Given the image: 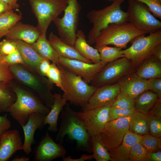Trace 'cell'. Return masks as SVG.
Instances as JSON below:
<instances>
[{"label": "cell", "instance_id": "db71d44e", "mask_svg": "<svg viewBox=\"0 0 161 161\" xmlns=\"http://www.w3.org/2000/svg\"><path fill=\"white\" fill-rule=\"evenodd\" d=\"M30 160V158L26 156H17L13 159L12 161H28Z\"/></svg>", "mask_w": 161, "mask_h": 161}, {"label": "cell", "instance_id": "9a60e30c", "mask_svg": "<svg viewBox=\"0 0 161 161\" xmlns=\"http://www.w3.org/2000/svg\"><path fill=\"white\" fill-rule=\"evenodd\" d=\"M120 92L118 83L97 88L82 111L92 109L111 105Z\"/></svg>", "mask_w": 161, "mask_h": 161}, {"label": "cell", "instance_id": "e0dca14e", "mask_svg": "<svg viewBox=\"0 0 161 161\" xmlns=\"http://www.w3.org/2000/svg\"><path fill=\"white\" fill-rule=\"evenodd\" d=\"M23 145L17 130L5 131L0 137V161L9 160L17 151L22 149Z\"/></svg>", "mask_w": 161, "mask_h": 161}, {"label": "cell", "instance_id": "52a82bcc", "mask_svg": "<svg viewBox=\"0 0 161 161\" xmlns=\"http://www.w3.org/2000/svg\"><path fill=\"white\" fill-rule=\"evenodd\" d=\"M41 34H46L50 23L64 11L68 0H29Z\"/></svg>", "mask_w": 161, "mask_h": 161}, {"label": "cell", "instance_id": "603a6c76", "mask_svg": "<svg viewBox=\"0 0 161 161\" xmlns=\"http://www.w3.org/2000/svg\"><path fill=\"white\" fill-rule=\"evenodd\" d=\"M13 40L15 42L17 49L19 52L24 62L25 65L24 66L38 73V67L44 58L30 44L21 40Z\"/></svg>", "mask_w": 161, "mask_h": 161}, {"label": "cell", "instance_id": "277c9868", "mask_svg": "<svg viewBox=\"0 0 161 161\" xmlns=\"http://www.w3.org/2000/svg\"><path fill=\"white\" fill-rule=\"evenodd\" d=\"M57 66L62 78L63 87L62 97L72 104L83 108L88 102L97 88L89 85L81 77L60 64Z\"/></svg>", "mask_w": 161, "mask_h": 161}, {"label": "cell", "instance_id": "4dcf8cb0", "mask_svg": "<svg viewBox=\"0 0 161 161\" xmlns=\"http://www.w3.org/2000/svg\"><path fill=\"white\" fill-rule=\"evenodd\" d=\"M99 52L100 62L105 66L106 64L117 59L124 57L122 48L117 47H111L106 45L95 46Z\"/></svg>", "mask_w": 161, "mask_h": 161}, {"label": "cell", "instance_id": "f6af8a7d", "mask_svg": "<svg viewBox=\"0 0 161 161\" xmlns=\"http://www.w3.org/2000/svg\"><path fill=\"white\" fill-rule=\"evenodd\" d=\"M11 127V123L7 118V115L0 116V137Z\"/></svg>", "mask_w": 161, "mask_h": 161}, {"label": "cell", "instance_id": "816d5d0a", "mask_svg": "<svg viewBox=\"0 0 161 161\" xmlns=\"http://www.w3.org/2000/svg\"><path fill=\"white\" fill-rule=\"evenodd\" d=\"M13 10L9 5L2 0H0V15Z\"/></svg>", "mask_w": 161, "mask_h": 161}, {"label": "cell", "instance_id": "5bb4252c", "mask_svg": "<svg viewBox=\"0 0 161 161\" xmlns=\"http://www.w3.org/2000/svg\"><path fill=\"white\" fill-rule=\"evenodd\" d=\"M59 64L81 77L87 83H91L105 66L100 62L89 63L75 59L60 57Z\"/></svg>", "mask_w": 161, "mask_h": 161}, {"label": "cell", "instance_id": "74e56055", "mask_svg": "<svg viewBox=\"0 0 161 161\" xmlns=\"http://www.w3.org/2000/svg\"><path fill=\"white\" fill-rule=\"evenodd\" d=\"M46 77L50 82L55 84L63 90V87L61 72L56 64L53 63L50 64L49 69Z\"/></svg>", "mask_w": 161, "mask_h": 161}, {"label": "cell", "instance_id": "f5cc1de1", "mask_svg": "<svg viewBox=\"0 0 161 161\" xmlns=\"http://www.w3.org/2000/svg\"><path fill=\"white\" fill-rule=\"evenodd\" d=\"M9 5L13 10H18L20 7L17 2L18 0H1Z\"/></svg>", "mask_w": 161, "mask_h": 161}, {"label": "cell", "instance_id": "d4e9b609", "mask_svg": "<svg viewBox=\"0 0 161 161\" xmlns=\"http://www.w3.org/2000/svg\"><path fill=\"white\" fill-rule=\"evenodd\" d=\"M75 37L74 47L79 53L93 63H100V57L99 52L88 43L84 32L81 30H78Z\"/></svg>", "mask_w": 161, "mask_h": 161}, {"label": "cell", "instance_id": "ffe728a7", "mask_svg": "<svg viewBox=\"0 0 161 161\" xmlns=\"http://www.w3.org/2000/svg\"><path fill=\"white\" fill-rule=\"evenodd\" d=\"M46 115L35 112L30 114L26 124L22 126L24 134L22 149L27 155L32 152L31 146L34 143V136L36 131L42 129L44 125V118Z\"/></svg>", "mask_w": 161, "mask_h": 161}, {"label": "cell", "instance_id": "5b68a950", "mask_svg": "<svg viewBox=\"0 0 161 161\" xmlns=\"http://www.w3.org/2000/svg\"><path fill=\"white\" fill-rule=\"evenodd\" d=\"M10 67L14 78L36 93L45 105L50 109L54 101V95L51 92L53 83L45 77L22 64L10 65Z\"/></svg>", "mask_w": 161, "mask_h": 161}, {"label": "cell", "instance_id": "d590c367", "mask_svg": "<svg viewBox=\"0 0 161 161\" xmlns=\"http://www.w3.org/2000/svg\"><path fill=\"white\" fill-rule=\"evenodd\" d=\"M147 120L149 134L159 138L161 137V117L147 115Z\"/></svg>", "mask_w": 161, "mask_h": 161}, {"label": "cell", "instance_id": "44dd1931", "mask_svg": "<svg viewBox=\"0 0 161 161\" xmlns=\"http://www.w3.org/2000/svg\"><path fill=\"white\" fill-rule=\"evenodd\" d=\"M142 137L129 131L122 143L108 151L112 161H129L131 148L136 143L140 142Z\"/></svg>", "mask_w": 161, "mask_h": 161}, {"label": "cell", "instance_id": "3957f363", "mask_svg": "<svg viewBox=\"0 0 161 161\" xmlns=\"http://www.w3.org/2000/svg\"><path fill=\"white\" fill-rule=\"evenodd\" d=\"M9 83L16 95V99L8 112L21 126L26 124L32 113H48L50 109L32 94L14 83L13 80Z\"/></svg>", "mask_w": 161, "mask_h": 161}, {"label": "cell", "instance_id": "30bf717a", "mask_svg": "<svg viewBox=\"0 0 161 161\" xmlns=\"http://www.w3.org/2000/svg\"><path fill=\"white\" fill-rule=\"evenodd\" d=\"M128 22L148 33L161 29V22L152 15L148 7L135 0H128Z\"/></svg>", "mask_w": 161, "mask_h": 161}, {"label": "cell", "instance_id": "1f68e13d", "mask_svg": "<svg viewBox=\"0 0 161 161\" xmlns=\"http://www.w3.org/2000/svg\"><path fill=\"white\" fill-rule=\"evenodd\" d=\"M22 18L20 14L15 13L13 10L0 15V41L7 34L10 29Z\"/></svg>", "mask_w": 161, "mask_h": 161}, {"label": "cell", "instance_id": "7a4b0ae2", "mask_svg": "<svg viewBox=\"0 0 161 161\" xmlns=\"http://www.w3.org/2000/svg\"><path fill=\"white\" fill-rule=\"evenodd\" d=\"M125 0H115L102 9L92 10L87 13V18L93 24L87 39L89 44H95L100 31L109 24L128 22V13L122 10L120 6Z\"/></svg>", "mask_w": 161, "mask_h": 161}, {"label": "cell", "instance_id": "7402d4cb", "mask_svg": "<svg viewBox=\"0 0 161 161\" xmlns=\"http://www.w3.org/2000/svg\"><path fill=\"white\" fill-rule=\"evenodd\" d=\"M48 40L60 57L70 59H77L88 63H93L90 61L82 56L74 47L64 42L53 32H51L49 33Z\"/></svg>", "mask_w": 161, "mask_h": 161}, {"label": "cell", "instance_id": "bcb514c9", "mask_svg": "<svg viewBox=\"0 0 161 161\" xmlns=\"http://www.w3.org/2000/svg\"><path fill=\"white\" fill-rule=\"evenodd\" d=\"M49 61L45 59L42 60L38 68V72L39 74L42 76L46 77L50 66Z\"/></svg>", "mask_w": 161, "mask_h": 161}, {"label": "cell", "instance_id": "cb8c5ba5", "mask_svg": "<svg viewBox=\"0 0 161 161\" xmlns=\"http://www.w3.org/2000/svg\"><path fill=\"white\" fill-rule=\"evenodd\" d=\"M53 104L48 113L44 119V126L48 124L47 129L49 131L55 132L58 130V120L59 114L67 104V100L60 94L55 93L54 95Z\"/></svg>", "mask_w": 161, "mask_h": 161}, {"label": "cell", "instance_id": "c3c4849f", "mask_svg": "<svg viewBox=\"0 0 161 161\" xmlns=\"http://www.w3.org/2000/svg\"><path fill=\"white\" fill-rule=\"evenodd\" d=\"M92 155L83 154L80 157L78 158L73 159L71 156H68L63 158V161H84L85 160H91L93 159Z\"/></svg>", "mask_w": 161, "mask_h": 161}, {"label": "cell", "instance_id": "8d00e7d4", "mask_svg": "<svg viewBox=\"0 0 161 161\" xmlns=\"http://www.w3.org/2000/svg\"><path fill=\"white\" fill-rule=\"evenodd\" d=\"M134 100L120 91L111 106L117 108L129 109L134 108Z\"/></svg>", "mask_w": 161, "mask_h": 161}, {"label": "cell", "instance_id": "2e32d148", "mask_svg": "<svg viewBox=\"0 0 161 161\" xmlns=\"http://www.w3.org/2000/svg\"><path fill=\"white\" fill-rule=\"evenodd\" d=\"M66 151L62 145L56 143L46 131L35 151V160L38 161H50L65 157Z\"/></svg>", "mask_w": 161, "mask_h": 161}, {"label": "cell", "instance_id": "f907efd6", "mask_svg": "<svg viewBox=\"0 0 161 161\" xmlns=\"http://www.w3.org/2000/svg\"><path fill=\"white\" fill-rule=\"evenodd\" d=\"M151 55L161 61V43L156 46L153 49Z\"/></svg>", "mask_w": 161, "mask_h": 161}, {"label": "cell", "instance_id": "7bdbcfd3", "mask_svg": "<svg viewBox=\"0 0 161 161\" xmlns=\"http://www.w3.org/2000/svg\"><path fill=\"white\" fill-rule=\"evenodd\" d=\"M4 60L10 65L17 64L25 65L22 57L17 49L12 53L5 55L4 57Z\"/></svg>", "mask_w": 161, "mask_h": 161}, {"label": "cell", "instance_id": "ee69618b", "mask_svg": "<svg viewBox=\"0 0 161 161\" xmlns=\"http://www.w3.org/2000/svg\"><path fill=\"white\" fill-rule=\"evenodd\" d=\"M148 90H150L158 95L161 99V78L146 80Z\"/></svg>", "mask_w": 161, "mask_h": 161}, {"label": "cell", "instance_id": "7dc6e473", "mask_svg": "<svg viewBox=\"0 0 161 161\" xmlns=\"http://www.w3.org/2000/svg\"><path fill=\"white\" fill-rule=\"evenodd\" d=\"M148 115L161 117V99L157 100Z\"/></svg>", "mask_w": 161, "mask_h": 161}, {"label": "cell", "instance_id": "484cf974", "mask_svg": "<svg viewBox=\"0 0 161 161\" xmlns=\"http://www.w3.org/2000/svg\"><path fill=\"white\" fill-rule=\"evenodd\" d=\"M136 73L146 80L161 78V61L151 55L143 61Z\"/></svg>", "mask_w": 161, "mask_h": 161}, {"label": "cell", "instance_id": "681fc988", "mask_svg": "<svg viewBox=\"0 0 161 161\" xmlns=\"http://www.w3.org/2000/svg\"><path fill=\"white\" fill-rule=\"evenodd\" d=\"M161 152L160 151L148 152L147 161H161Z\"/></svg>", "mask_w": 161, "mask_h": 161}, {"label": "cell", "instance_id": "83f0119b", "mask_svg": "<svg viewBox=\"0 0 161 161\" xmlns=\"http://www.w3.org/2000/svg\"><path fill=\"white\" fill-rule=\"evenodd\" d=\"M158 98L157 95L150 90L143 92L134 99L135 111L147 115Z\"/></svg>", "mask_w": 161, "mask_h": 161}, {"label": "cell", "instance_id": "ab89813d", "mask_svg": "<svg viewBox=\"0 0 161 161\" xmlns=\"http://www.w3.org/2000/svg\"><path fill=\"white\" fill-rule=\"evenodd\" d=\"M135 111L134 108L122 109L114 108L111 106L109 112V121L120 118L130 117Z\"/></svg>", "mask_w": 161, "mask_h": 161}, {"label": "cell", "instance_id": "d6a6232c", "mask_svg": "<svg viewBox=\"0 0 161 161\" xmlns=\"http://www.w3.org/2000/svg\"><path fill=\"white\" fill-rule=\"evenodd\" d=\"M91 143L93 158L96 161H112L108 151L101 141L100 134L92 137Z\"/></svg>", "mask_w": 161, "mask_h": 161}, {"label": "cell", "instance_id": "6da1fadb", "mask_svg": "<svg viewBox=\"0 0 161 161\" xmlns=\"http://www.w3.org/2000/svg\"><path fill=\"white\" fill-rule=\"evenodd\" d=\"M60 126L55 140L62 145L66 135L69 138L75 140L78 150L92 152L91 137L88 133L77 112L71 108L67 103L61 114Z\"/></svg>", "mask_w": 161, "mask_h": 161}, {"label": "cell", "instance_id": "4316f807", "mask_svg": "<svg viewBox=\"0 0 161 161\" xmlns=\"http://www.w3.org/2000/svg\"><path fill=\"white\" fill-rule=\"evenodd\" d=\"M30 44L43 58L59 64L60 56L49 42L46 34H41L36 41Z\"/></svg>", "mask_w": 161, "mask_h": 161}, {"label": "cell", "instance_id": "60d3db41", "mask_svg": "<svg viewBox=\"0 0 161 161\" xmlns=\"http://www.w3.org/2000/svg\"><path fill=\"white\" fill-rule=\"evenodd\" d=\"M146 4L156 17L161 19V1L160 0H135Z\"/></svg>", "mask_w": 161, "mask_h": 161}, {"label": "cell", "instance_id": "9f6ffc18", "mask_svg": "<svg viewBox=\"0 0 161 161\" xmlns=\"http://www.w3.org/2000/svg\"><path fill=\"white\" fill-rule=\"evenodd\" d=\"M160 0L161 1V0Z\"/></svg>", "mask_w": 161, "mask_h": 161}, {"label": "cell", "instance_id": "8fae6325", "mask_svg": "<svg viewBox=\"0 0 161 161\" xmlns=\"http://www.w3.org/2000/svg\"><path fill=\"white\" fill-rule=\"evenodd\" d=\"M135 68L131 61L126 58L117 59L106 64L91 81V85L97 88L111 84L134 71Z\"/></svg>", "mask_w": 161, "mask_h": 161}, {"label": "cell", "instance_id": "ba28073f", "mask_svg": "<svg viewBox=\"0 0 161 161\" xmlns=\"http://www.w3.org/2000/svg\"><path fill=\"white\" fill-rule=\"evenodd\" d=\"M149 33L147 36L143 34L136 37L130 42L129 47L122 50L124 57L130 60L135 68L151 55L153 48L161 43V29Z\"/></svg>", "mask_w": 161, "mask_h": 161}, {"label": "cell", "instance_id": "836d02e7", "mask_svg": "<svg viewBox=\"0 0 161 161\" xmlns=\"http://www.w3.org/2000/svg\"><path fill=\"white\" fill-rule=\"evenodd\" d=\"M140 143L148 152L160 150V138L155 137L150 134L142 136Z\"/></svg>", "mask_w": 161, "mask_h": 161}, {"label": "cell", "instance_id": "4fadbf2b", "mask_svg": "<svg viewBox=\"0 0 161 161\" xmlns=\"http://www.w3.org/2000/svg\"><path fill=\"white\" fill-rule=\"evenodd\" d=\"M111 105L77 112L86 131L91 137L100 134L109 122V112Z\"/></svg>", "mask_w": 161, "mask_h": 161}, {"label": "cell", "instance_id": "8992f818", "mask_svg": "<svg viewBox=\"0 0 161 161\" xmlns=\"http://www.w3.org/2000/svg\"><path fill=\"white\" fill-rule=\"evenodd\" d=\"M148 32L140 30L130 22L109 24L99 33L95 46L112 45L126 49L128 43L136 37Z\"/></svg>", "mask_w": 161, "mask_h": 161}, {"label": "cell", "instance_id": "f546056e", "mask_svg": "<svg viewBox=\"0 0 161 161\" xmlns=\"http://www.w3.org/2000/svg\"><path fill=\"white\" fill-rule=\"evenodd\" d=\"M16 99V95L9 83L0 81V112H8Z\"/></svg>", "mask_w": 161, "mask_h": 161}, {"label": "cell", "instance_id": "b9f144b4", "mask_svg": "<svg viewBox=\"0 0 161 161\" xmlns=\"http://www.w3.org/2000/svg\"><path fill=\"white\" fill-rule=\"evenodd\" d=\"M16 49V43L13 40L6 38L0 42V52L4 55L12 53Z\"/></svg>", "mask_w": 161, "mask_h": 161}, {"label": "cell", "instance_id": "f35d334b", "mask_svg": "<svg viewBox=\"0 0 161 161\" xmlns=\"http://www.w3.org/2000/svg\"><path fill=\"white\" fill-rule=\"evenodd\" d=\"M5 55L0 52V81L10 83L14 79L10 65L4 60Z\"/></svg>", "mask_w": 161, "mask_h": 161}, {"label": "cell", "instance_id": "ac0fdd59", "mask_svg": "<svg viewBox=\"0 0 161 161\" xmlns=\"http://www.w3.org/2000/svg\"><path fill=\"white\" fill-rule=\"evenodd\" d=\"M117 83L120 91L133 100L143 92L148 90L146 80L138 76L134 71L123 77Z\"/></svg>", "mask_w": 161, "mask_h": 161}, {"label": "cell", "instance_id": "9c48e42d", "mask_svg": "<svg viewBox=\"0 0 161 161\" xmlns=\"http://www.w3.org/2000/svg\"><path fill=\"white\" fill-rule=\"evenodd\" d=\"M81 7L77 0H68V4L61 18L53 21L59 37L64 42L74 47Z\"/></svg>", "mask_w": 161, "mask_h": 161}, {"label": "cell", "instance_id": "11a10c76", "mask_svg": "<svg viewBox=\"0 0 161 161\" xmlns=\"http://www.w3.org/2000/svg\"><path fill=\"white\" fill-rule=\"evenodd\" d=\"M108 0L109 1H115V0Z\"/></svg>", "mask_w": 161, "mask_h": 161}, {"label": "cell", "instance_id": "d6986e66", "mask_svg": "<svg viewBox=\"0 0 161 161\" xmlns=\"http://www.w3.org/2000/svg\"><path fill=\"white\" fill-rule=\"evenodd\" d=\"M41 34L37 26L18 21L10 29L5 37L8 39L21 40L31 44L36 41Z\"/></svg>", "mask_w": 161, "mask_h": 161}, {"label": "cell", "instance_id": "7c38bea8", "mask_svg": "<svg viewBox=\"0 0 161 161\" xmlns=\"http://www.w3.org/2000/svg\"><path fill=\"white\" fill-rule=\"evenodd\" d=\"M130 117L109 121L100 134L101 141L108 151L118 146L129 130Z\"/></svg>", "mask_w": 161, "mask_h": 161}, {"label": "cell", "instance_id": "f1b7e54d", "mask_svg": "<svg viewBox=\"0 0 161 161\" xmlns=\"http://www.w3.org/2000/svg\"><path fill=\"white\" fill-rule=\"evenodd\" d=\"M147 115L135 111L130 116L129 131L141 136L149 134Z\"/></svg>", "mask_w": 161, "mask_h": 161}, {"label": "cell", "instance_id": "e575fe53", "mask_svg": "<svg viewBox=\"0 0 161 161\" xmlns=\"http://www.w3.org/2000/svg\"><path fill=\"white\" fill-rule=\"evenodd\" d=\"M148 152L140 143L135 144L130 150L129 161H147Z\"/></svg>", "mask_w": 161, "mask_h": 161}]
</instances>
